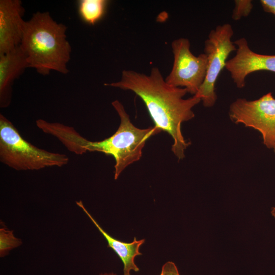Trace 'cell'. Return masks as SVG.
Returning a JSON list of instances; mask_svg holds the SVG:
<instances>
[{
  "label": "cell",
  "mask_w": 275,
  "mask_h": 275,
  "mask_svg": "<svg viewBox=\"0 0 275 275\" xmlns=\"http://www.w3.org/2000/svg\"><path fill=\"white\" fill-rule=\"evenodd\" d=\"M107 1L105 0H81L78 10L82 19L89 24H94L104 15Z\"/></svg>",
  "instance_id": "obj_12"
},
{
  "label": "cell",
  "mask_w": 275,
  "mask_h": 275,
  "mask_svg": "<svg viewBox=\"0 0 275 275\" xmlns=\"http://www.w3.org/2000/svg\"><path fill=\"white\" fill-rule=\"evenodd\" d=\"M20 0L0 1V54L20 45L25 21Z\"/></svg>",
  "instance_id": "obj_9"
},
{
  "label": "cell",
  "mask_w": 275,
  "mask_h": 275,
  "mask_svg": "<svg viewBox=\"0 0 275 275\" xmlns=\"http://www.w3.org/2000/svg\"><path fill=\"white\" fill-rule=\"evenodd\" d=\"M67 27L53 19L48 12H37L24 22L20 46L29 67L42 75L51 71L69 72L71 46L67 39Z\"/></svg>",
  "instance_id": "obj_3"
},
{
  "label": "cell",
  "mask_w": 275,
  "mask_h": 275,
  "mask_svg": "<svg viewBox=\"0 0 275 275\" xmlns=\"http://www.w3.org/2000/svg\"><path fill=\"white\" fill-rule=\"evenodd\" d=\"M229 116L234 123L258 130L264 145L269 149L275 147V98L271 92L255 100L239 98L231 103Z\"/></svg>",
  "instance_id": "obj_6"
},
{
  "label": "cell",
  "mask_w": 275,
  "mask_h": 275,
  "mask_svg": "<svg viewBox=\"0 0 275 275\" xmlns=\"http://www.w3.org/2000/svg\"><path fill=\"white\" fill-rule=\"evenodd\" d=\"M76 204L83 210L105 238L108 243L107 246L111 248L122 261L124 266L123 275H130L131 270L138 272L140 269L134 263V259L135 257L142 255L140 252L139 249L145 242V240L144 239L137 240L134 237L133 241L127 243L114 238L105 232L92 217L84 206L81 201H76Z\"/></svg>",
  "instance_id": "obj_11"
},
{
  "label": "cell",
  "mask_w": 275,
  "mask_h": 275,
  "mask_svg": "<svg viewBox=\"0 0 275 275\" xmlns=\"http://www.w3.org/2000/svg\"><path fill=\"white\" fill-rule=\"evenodd\" d=\"M20 239L15 237L12 230L6 227L0 229V256H7L10 251L22 244Z\"/></svg>",
  "instance_id": "obj_13"
},
{
  "label": "cell",
  "mask_w": 275,
  "mask_h": 275,
  "mask_svg": "<svg viewBox=\"0 0 275 275\" xmlns=\"http://www.w3.org/2000/svg\"><path fill=\"white\" fill-rule=\"evenodd\" d=\"M0 161L17 171L39 170L63 167L68 163L69 158L64 154L51 152L33 145L1 114Z\"/></svg>",
  "instance_id": "obj_4"
},
{
  "label": "cell",
  "mask_w": 275,
  "mask_h": 275,
  "mask_svg": "<svg viewBox=\"0 0 275 275\" xmlns=\"http://www.w3.org/2000/svg\"><path fill=\"white\" fill-rule=\"evenodd\" d=\"M112 104L119 116L120 123L112 135L102 141L88 140L73 127L58 122L38 119L36 124L44 133L57 139L75 154L99 152L112 156L115 160L114 179L117 180L126 167L140 159L146 141L161 130L155 126L145 129L135 127L119 100L113 101Z\"/></svg>",
  "instance_id": "obj_2"
},
{
  "label": "cell",
  "mask_w": 275,
  "mask_h": 275,
  "mask_svg": "<svg viewBox=\"0 0 275 275\" xmlns=\"http://www.w3.org/2000/svg\"><path fill=\"white\" fill-rule=\"evenodd\" d=\"M234 4L232 17L235 20L248 16L253 7L251 0H236L234 1Z\"/></svg>",
  "instance_id": "obj_14"
},
{
  "label": "cell",
  "mask_w": 275,
  "mask_h": 275,
  "mask_svg": "<svg viewBox=\"0 0 275 275\" xmlns=\"http://www.w3.org/2000/svg\"><path fill=\"white\" fill-rule=\"evenodd\" d=\"M100 275H117V274L114 273V272H105V273H101L100 274Z\"/></svg>",
  "instance_id": "obj_17"
},
{
  "label": "cell",
  "mask_w": 275,
  "mask_h": 275,
  "mask_svg": "<svg viewBox=\"0 0 275 275\" xmlns=\"http://www.w3.org/2000/svg\"><path fill=\"white\" fill-rule=\"evenodd\" d=\"M104 85L132 91L140 97L155 126L172 138L173 153L179 160L185 157V150L191 143L184 139L181 126L194 118L192 109L201 101L200 98L194 95L184 99L186 89L168 84L157 67H153L149 75L124 70L119 81Z\"/></svg>",
  "instance_id": "obj_1"
},
{
  "label": "cell",
  "mask_w": 275,
  "mask_h": 275,
  "mask_svg": "<svg viewBox=\"0 0 275 275\" xmlns=\"http://www.w3.org/2000/svg\"><path fill=\"white\" fill-rule=\"evenodd\" d=\"M29 67L26 54L17 46L0 54V107H7L11 103L12 86L14 80Z\"/></svg>",
  "instance_id": "obj_10"
},
{
  "label": "cell",
  "mask_w": 275,
  "mask_h": 275,
  "mask_svg": "<svg viewBox=\"0 0 275 275\" xmlns=\"http://www.w3.org/2000/svg\"><path fill=\"white\" fill-rule=\"evenodd\" d=\"M159 275H180L175 264L172 261H168L162 266Z\"/></svg>",
  "instance_id": "obj_15"
},
{
  "label": "cell",
  "mask_w": 275,
  "mask_h": 275,
  "mask_svg": "<svg viewBox=\"0 0 275 275\" xmlns=\"http://www.w3.org/2000/svg\"><path fill=\"white\" fill-rule=\"evenodd\" d=\"M273 150H274V152L275 153V147H274Z\"/></svg>",
  "instance_id": "obj_19"
},
{
  "label": "cell",
  "mask_w": 275,
  "mask_h": 275,
  "mask_svg": "<svg viewBox=\"0 0 275 275\" xmlns=\"http://www.w3.org/2000/svg\"><path fill=\"white\" fill-rule=\"evenodd\" d=\"M271 214L272 215L275 217V207H273L272 209V210L271 211Z\"/></svg>",
  "instance_id": "obj_18"
},
{
  "label": "cell",
  "mask_w": 275,
  "mask_h": 275,
  "mask_svg": "<svg viewBox=\"0 0 275 275\" xmlns=\"http://www.w3.org/2000/svg\"><path fill=\"white\" fill-rule=\"evenodd\" d=\"M260 4L264 11L275 15V0H261Z\"/></svg>",
  "instance_id": "obj_16"
},
{
  "label": "cell",
  "mask_w": 275,
  "mask_h": 275,
  "mask_svg": "<svg viewBox=\"0 0 275 275\" xmlns=\"http://www.w3.org/2000/svg\"><path fill=\"white\" fill-rule=\"evenodd\" d=\"M232 26L229 23L217 25L210 31L204 42V53L207 57L206 74L203 83L195 95L200 98L205 107L213 106L217 96L215 91L216 80L225 68L229 54L237 49L231 41Z\"/></svg>",
  "instance_id": "obj_5"
},
{
  "label": "cell",
  "mask_w": 275,
  "mask_h": 275,
  "mask_svg": "<svg viewBox=\"0 0 275 275\" xmlns=\"http://www.w3.org/2000/svg\"><path fill=\"white\" fill-rule=\"evenodd\" d=\"M174 61L165 80L173 87L186 89L195 95L203 83L207 71V57L204 53L196 56L190 51V42L180 38L172 43Z\"/></svg>",
  "instance_id": "obj_7"
},
{
  "label": "cell",
  "mask_w": 275,
  "mask_h": 275,
  "mask_svg": "<svg viewBox=\"0 0 275 275\" xmlns=\"http://www.w3.org/2000/svg\"><path fill=\"white\" fill-rule=\"evenodd\" d=\"M235 55L226 62V69L238 88H243L246 77L254 72L264 70L275 72V55L261 54L251 49L245 38L234 42Z\"/></svg>",
  "instance_id": "obj_8"
}]
</instances>
